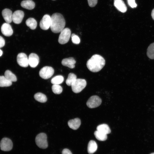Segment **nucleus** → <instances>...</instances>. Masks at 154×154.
I'll use <instances>...</instances> for the list:
<instances>
[{
	"label": "nucleus",
	"instance_id": "72a5a7b5",
	"mask_svg": "<svg viewBox=\"0 0 154 154\" xmlns=\"http://www.w3.org/2000/svg\"><path fill=\"white\" fill-rule=\"evenodd\" d=\"M62 154H72L71 151L67 149H64L62 151Z\"/></svg>",
	"mask_w": 154,
	"mask_h": 154
},
{
	"label": "nucleus",
	"instance_id": "c85d7f7f",
	"mask_svg": "<svg viewBox=\"0 0 154 154\" xmlns=\"http://www.w3.org/2000/svg\"><path fill=\"white\" fill-rule=\"evenodd\" d=\"M52 92L56 94H60L62 91V88L59 85L53 84L52 87Z\"/></svg>",
	"mask_w": 154,
	"mask_h": 154
},
{
	"label": "nucleus",
	"instance_id": "4be33fe9",
	"mask_svg": "<svg viewBox=\"0 0 154 154\" xmlns=\"http://www.w3.org/2000/svg\"><path fill=\"white\" fill-rule=\"evenodd\" d=\"M4 75L7 79L12 82H16L17 81L16 76L9 70H6L5 71Z\"/></svg>",
	"mask_w": 154,
	"mask_h": 154
},
{
	"label": "nucleus",
	"instance_id": "9d476101",
	"mask_svg": "<svg viewBox=\"0 0 154 154\" xmlns=\"http://www.w3.org/2000/svg\"><path fill=\"white\" fill-rule=\"evenodd\" d=\"M17 62L19 65L23 67H27L29 65L28 58L24 53H19L17 56Z\"/></svg>",
	"mask_w": 154,
	"mask_h": 154
},
{
	"label": "nucleus",
	"instance_id": "f03ea898",
	"mask_svg": "<svg viewBox=\"0 0 154 154\" xmlns=\"http://www.w3.org/2000/svg\"><path fill=\"white\" fill-rule=\"evenodd\" d=\"M51 17L50 28L52 31L54 33H58L64 28L65 21L63 15L58 13L53 14Z\"/></svg>",
	"mask_w": 154,
	"mask_h": 154
},
{
	"label": "nucleus",
	"instance_id": "b1692460",
	"mask_svg": "<svg viewBox=\"0 0 154 154\" xmlns=\"http://www.w3.org/2000/svg\"><path fill=\"white\" fill-rule=\"evenodd\" d=\"M12 82L9 81L5 76H0V87H8L11 85Z\"/></svg>",
	"mask_w": 154,
	"mask_h": 154
},
{
	"label": "nucleus",
	"instance_id": "9b49d317",
	"mask_svg": "<svg viewBox=\"0 0 154 154\" xmlns=\"http://www.w3.org/2000/svg\"><path fill=\"white\" fill-rule=\"evenodd\" d=\"M24 15V14L23 11L20 10H17L13 13L12 21L15 24H19L21 22Z\"/></svg>",
	"mask_w": 154,
	"mask_h": 154
},
{
	"label": "nucleus",
	"instance_id": "f3484780",
	"mask_svg": "<svg viewBox=\"0 0 154 154\" xmlns=\"http://www.w3.org/2000/svg\"><path fill=\"white\" fill-rule=\"evenodd\" d=\"M81 123L80 119L78 118L71 119L68 122L69 127L74 130H76L80 127Z\"/></svg>",
	"mask_w": 154,
	"mask_h": 154
},
{
	"label": "nucleus",
	"instance_id": "c9c22d12",
	"mask_svg": "<svg viewBox=\"0 0 154 154\" xmlns=\"http://www.w3.org/2000/svg\"><path fill=\"white\" fill-rule=\"evenodd\" d=\"M3 54V52L0 49V56H2Z\"/></svg>",
	"mask_w": 154,
	"mask_h": 154
},
{
	"label": "nucleus",
	"instance_id": "ddd939ff",
	"mask_svg": "<svg viewBox=\"0 0 154 154\" xmlns=\"http://www.w3.org/2000/svg\"><path fill=\"white\" fill-rule=\"evenodd\" d=\"M1 31L2 33L5 36L9 37L12 35L13 31L12 27L9 24L7 23H4L1 27Z\"/></svg>",
	"mask_w": 154,
	"mask_h": 154
},
{
	"label": "nucleus",
	"instance_id": "39448f33",
	"mask_svg": "<svg viewBox=\"0 0 154 154\" xmlns=\"http://www.w3.org/2000/svg\"><path fill=\"white\" fill-rule=\"evenodd\" d=\"M71 31L68 28H64L60 32L59 36L58 42L62 44L67 43L69 41L71 36Z\"/></svg>",
	"mask_w": 154,
	"mask_h": 154
},
{
	"label": "nucleus",
	"instance_id": "20e7f679",
	"mask_svg": "<svg viewBox=\"0 0 154 154\" xmlns=\"http://www.w3.org/2000/svg\"><path fill=\"white\" fill-rule=\"evenodd\" d=\"M47 137L44 133H40L38 134L35 138V142L37 146L39 148L44 149L48 146Z\"/></svg>",
	"mask_w": 154,
	"mask_h": 154
},
{
	"label": "nucleus",
	"instance_id": "1a4fd4ad",
	"mask_svg": "<svg viewBox=\"0 0 154 154\" xmlns=\"http://www.w3.org/2000/svg\"><path fill=\"white\" fill-rule=\"evenodd\" d=\"M51 17L48 14L44 15L40 22V28L43 30H47L50 27Z\"/></svg>",
	"mask_w": 154,
	"mask_h": 154
},
{
	"label": "nucleus",
	"instance_id": "4c0bfd02",
	"mask_svg": "<svg viewBox=\"0 0 154 154\" xmlns=\"http://www.w3.org/2000/svg\"></svg>",
	"mask_w": 154,
	"mask_h": 154
},
{
	"label": "nucleus",
	"instance_id": "bb28decb",
	"mask_svg": "<svg viewBox=\"0 0 154 154\" xmlns=\"http://www.w3.org/2000/svg\"><path fill=\"white\" fill-rule=\"evenodd\" d=\"M147 54L149 58L154 59V42L148 46Z\"/></svg>",
	"mask_w": 154,
	"mask_h": 154
},
{
	"label": "nucleus",
	"instance_id": "473e14b6",
	"mask_svg": "<svg viewBox=\"0 0 154 154\" xmlns=\"http://www.w3.org/2000/svg\"><path fill=\"white\" fill-rule=\"evenodd\" d=\"M5 40L3 38L0 36V48L3 47L5 45Z\"/></svg>",
	"mask_w": 154,
	"mask_h": 154
},
{
	"label": "nucleus",
	"instance_id": "6e6552de",
	"mask_svg": "<svg viewBox=\"0 0 154 154\" xmlns=\"http://www.w3.org/2000/svg\"><path fill=\"white\" fill-rule=\"evenodd\" d=\"M13 143L9 139L5 137L1 140L0 143L1 149L4 151H10L13 147Z\"/></svg>",
	"mask_w": 154,
	"mask_h": 154
},
{
	"label": "nucleus",
	"instance_id": "c756f323",
	"mask_svg": "<svg viewBox=\"0 0 154 154\" xmlns=\"http://www.w3.org/2000/svg\"><path fill=\"white\" fill-rule=\"evenodd\" d=\"M72 40V42L74 44H78L80 42V40L79 37L75 35V34L73 33L71 35Z\"/></svg>",
	"mask_w": 154,
	"mask_h": 154
},
{
	"label": "nucleus",
	"instance_id": "aec40b11",
	"mask_svg": "<svg viewBox=\"0 0 154 154\" xmlns=\"http://www.w3.org/2000/svg\"><path fill=\"white\" fill-rule=\"evenodd\" d=\"M97 145L96 142L94 140H90L88 144V153L89 154L93 153L97 150Z\"/></svg>",
	"mask_w": 154,
	"mask_h": 154
},
{
	"label": "nucleus",
	"instance_id": "e433bc0d",
	"mask_svg": "<svg viewBox=\"0 0 154 154\" xmlns=\"http://www.w3.org/2000/svg\"><path fill=\"white\" fill-rule=\"evenodd\" d=\"M150 154H154V153H151Z\"/></svg>",
	"mask_w": 154,
	"mask_h": 154
},
{
	"label": "nucleus",
	"instance_id": "a211bd4d",
	"mask_svg": "<svg viewBox=\"0 0 154 154\" xmlns=\"http://www.w3.org/2000/svg\"><path fill=\"white\" fill-rule=\"evenodd\" d=\"M21 6L23 8L29 9L32 10L35 7V4L31 0H24L21 1Z\"/></svg>",
	"mask_w": 154,
	"mask_h": 154
},
{
	"label": "nucleus",
	"instance_id": "6ab92c4d",
	"mask_svg": "<svg viewBox=\"0 0 154 154\" xmlns=\"http://www.w3.org/2000/svg\"><path fill=\"white\" fill-rule=\"evenodd\" d=\"M97 130L106 134L111 133V131L108 125L106 124L98 125L96 128Z\"/></svg>",
	"mask_w": 154,
	"mask_h": 154
},
{
	"label": "nucleus",
	"instance_id": "423d86ee",
	"mask_svg": "<svg viewBox=\"0 0 154 154\" xmlns=\"http://www.w3.org/2000/svg\"><path fill=\"white\" fill-rule=\"evenodd\" d=\"M54 72V69L52 67L45 66L42 68L39 72V75L42 78L47 79L50 78Z\"/></svg>",
	"mask_w": 154,
	"mask_h": 154
},
{
	"label": "nucleus",
	"instance_id": "412c9836",
	"mask_svg": "<svg viewBox=\"0 0 154 154\" xmlns=\"http://www.w3.org/2000/svg\"><path fill=\"white\" fill-rule=\"evenodd\" d=\"M26 25L32 30L35 29L37 25V23L36 20L33 18H29L26 21Z\"/></svg>",
	"mask_w": 154,
	"mask_h": 154
},
{
	"label": "nucleus",
	"instance_id": "7ed1b4c3",
	"mask_svg": "<svg viewBox=\"0 0 154 154\" xmlns=\"http://www.w3.org/2000/svg\"><path fill=\"white\" fill-rule=\"evenodd\" d=\"M86 82L84 79L78 78L71 85L72 91L76 93L81 92L86 86Z\"/></svg>",
	"mask_w": 154,
	"mask_h": 154
},
{
	"label": "nucleus",
	"instance_id": "5701e85b",
	"mask_svg": "<svg viewBox=\"0 0 154 154\" xmlns=\"http://www.w3.org/2000/svg\"><path fill=\"white\" fill-rule=\"evenodd\" d=\"M34 98L36 100L41 103L45 102L47 100L46 96L40 92L37 93L35 94L34 96Z\"/></svg>",
	"mask_w": 154,
	"mask_h": 154
},
{
	"label": "nucleus",
	"instance_id": "4468645a",
	"mask_svg": "<svg viewBox=\"0 0 154 154\" xmlns=\"http://www.w3.org/2000/svg\"><path fill=\"white\" fill-rule=\"evenodd\" d=\"M2 15L6 23H10L12 22L13 14L10 9L7 8L3 9L2 11Z\"/></svg>",
	"mask_w": 154,
	"mask_h": 154
},
{
	"label": "nucleus",
	"instance_id": "f8f14e48",
	"mask_svg": "<svg viewBox=\"0 0 154 154\" xmlns=\"http://www.w3.org/2000/svg\"><path fill=\"white\" fill-rule=\"evenodd\" d=\"M29 64L32 68L36 67L39 61L38 56L36 54L31 53L30 54L28 58Z\"/></svg>",
	"mask_w": 154,
	"mask_h": 154
},
{
	"label": "nucleus",
	"instance_id": "f704fd0d",
	"mask_svg": "<svg viewBox=\"0 0 154 154\" xmlns=\"http://www.w3.org/2000/svg\"><path fill=\"white\" fill-rule=\"evenodd\" d=\"M151 15L153 19L154 20V9L152 11Z\"/></svg>",
	"mask_w": 154,
	"mask_h": 154
},
{
	"label": "nucleus",
	"instance_id": "0eeeda50",
	"mask_svg": "<svg viewBox=\"0 0 154 154\" xmlns=\"http://www.w3.org/2000/svg\"><path fill=\"white\" fill-rule=\"evenodd\" d=\"M101 99L97 96H91L87 101L86 105L90 108H94L99 106L102 103Z\"/></svg>",
	"mask_w": 154,
	"mask_h": 154
},
{
	"label": "nucleus",
	"instance_id": "dca6fc26",
	"mask_svg": "<svg viewBox=\"0 0 154 154\" xmlns=\"http://www.w3.org/2000/svg\"><path fill=\"white\" fill-rule=\"evenodd\" d=\"M76 61L73 57H70L63 59L61 62L62 64L70 68H73L75 67Z\"/></svg>",
	"mask_w": 154,
	"mask_h": 154
},
{
	"label": "nucleus",
	"instance_id": "2eb2a0df",
	"mask_svg": "<svg viewBox=\"0 0 154 154\" xmlns=\"http://www.w3.org/2000/svg\"><path fill=\"white\" fill-rule=\"evenodd\" d=\"M114 5L119 11L123 13L127 10V7L122 0H114Z\"/></svg>",
	"mask_w": 154,
	"mask_h": 154
},
{
	"label": "nucleus",
	"instance_id": "7c9ffc66",
	"mask_svg": "<svg viewBox=\"0 0 154 154\" xmlns=\"http://www.w3.org/2000/svg\"><path fill=\"white\" fill-rule=\"evenodd\" d=\"M128 5L131 8L136 7L137 5L136 3L135 0H127Z\"/></svg>",
	"mask_w": 154,
	"mask_h": 154
},
{
	"label": "nucleus",
	"instance_id": "cd10ccee",
	"mask_svg": "<svg viewBox=\"0 0 154 154\" xmlns=\"http://www.w3.org/2000/svg\"><path fill=\"white\" fill-rule=\"evenodd\" d=\"M76 79V75L73 73H70L68 75L67 79L66 81V83L67 85L71 86Z\"/></svg>",
	"mask_w": 154,
	"mask_h": 154
},
{
	"label": "nucleus",
	"instance_id": "393cba45",
	"mask_svg": "<svg viewBox=\"0 0 154 154\" xmlns=\"http://www.w3.org/2000/svg\"><path fill=\"white\" fill-rule=\"evenodd\" d=\"M64 80V78L62 75H58L53 77L51 82L53 84L59 85L61 84Z\"/></svg>",
	"mask_w": 154,
	"mask_h": 154
},
{
	"label": "nucleus",
	"instance_id": "2f4dec72",
	"mask_svg": "<svg viewBox=\"0 0 154 154\" xmlns=\"http://www.w3.org/2000/svg\"><path fill=\"white\" fill-rule=\"evenodd\" d=\"M89 6L91 7H93L96 6L98 0H88Z\"/></svg>",
	"mask_w": 154,
	"mask_h": 154
},
{
	"label": "nucleus",
	"instance_id": "a878e982",
	"mask_svg": "<svg viewBox=\"0 0 154 154\" xmlns=\"http://www.w3.org/2000/svg\"><path fill=\"white\" fill-rule=\"evenodd\" d=\"M94 135L96 139L100 141H105L107 138V134L97 130L94 132Z\"/></svg>",
	"mask_w": 154,
	"mask_h": 154
},
{
	"label": "nucleus",
	"instance_id": "f257e3e1",
	"mask_svg": "<svg viewBox=\"0 0 154 154\" xmlns=\"http://www.w3.org/2000/svg\"><path fill=\"white\" fill-rule=\"evenodd\" d=\"M105 64V60L101 56L97 54L93 55L87 62L88 69L93 72H97L100 70Z\"/></svg>",
	"mask_w": 154,
	"mask_h": 154
}]
</instances>
